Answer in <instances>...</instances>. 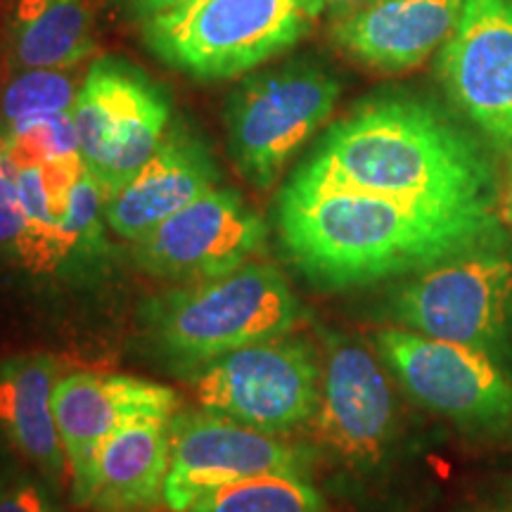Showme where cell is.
I'll use <instances>...</instances> for the list:
<instances>
[{"label": "cell", "mask_w": 512, "mask_h": 512, "mask_svg": "<svg viewBox=\"0 0 512 512\" xmlns=\"http://www.w3.org/2000/svg\"><path fill=\"white\" fill-rule=\"evenodd\" d=\"M316 465V456L306 444L252 430L204 408L176 413L171 420V465L164 503L169 512H185L228 484L268 475L309 479Z\"/></svg>", "instance_id": "cell-11"}, {"label": "cell", "mask_w": 512, "mask_h": 512, "mask_svg": "<svg viewBox=\"0 0 512 512\" xmlns=\"http://www.w3.org/2000/svg\"><path fill=\"white\" fill-rule=\"evenodd\" d=\"M384 313L396 328L512 361V256L498 245L465 252L408 275Z\"/></svg>", "instance_id": "cell-5"}, {"label": "cell", "mask_w": 512, "mask_h": 512, "mask_svg": "<svg viewBox=\"0 0 512 512\" xmlns=\"http://www.w3.org/2000/svg\"><path fill=\"white\" fill-rule=\"evenodd\" d=\"M185 512H328L309 479L268 475L211 491Z\"/></svg>", "instance_id": "cell-21"}, {"label": "cell", "mask_w": 512, "mask_h": 512, "mask_svg": "<svg viewBox=\"0 0 512 512\" xmlns=\"http://www.w3.org/2000/svg\"><path fill=\"white\" fill-rule=\"evenodd\" d=\"M306 427L316 463L354 477L380 472L399 441V403L382 358L356 339L328 335L320 401Z\"/></svg>", "instance_id": "cell-7"}, {"label": "cell", "mask_w": 512, "mask_h": 512, "mask_svg": "<svg viewBox=\"0 0 512 512\" xmlns=\"http://www.w3.org/2000/svg\"><path fill=\"white\" fill-rule=\"evenodd\" d=\"M373 339L389 375L420 408L472 439L512 441V370L505 363L396 325Z\"/></svg>", "instance_id": "cell-6"}, {"label": "cell", "mask_w": 512, "mask_h": 512, "mask_svg": "<svg viewBox=\"0 0 512 512\" xmlns=\"http://www.w3.org/2000/svg\"><path fill=\"white\" fill-rule=\"evenodd\" d=\"M313 0H188L140 22L145 46L197 81L238 79L311 29Z\"/></svg>", "instance_id": "cell-4"}, {"label": "cell", "mask_w": 512, "mask_h": 512, "mask_svg": "<svg viewBox=\"0 0 512 512\" xmlns=\"http://www.w3.org/2000/svg\"><path fill=\"white\" fill-rule=\"evenodd\" d=\"M0 512H50L41 491L34 484L17 479L15 484L0 496Z\"/></svg>", "instance_id": "cell-24"}, {"label": "cell", "mask_w": 512, "mask_h": 512, "mask_svg": "<svg viewBox=\"0 0 512 512\" xmlns=\"http://www.w3.org/2000/svg\"><path fill=\"white\" fill-rule=\"evenodd\" d=\"M275 221L290 264L318 290L408 278L503 242L494 211L432 209L292 181L280 190Z\"/></svg>", "instance_id": "cell-1"}, {"label": "cell", "mask_w": 512, "mask_h": 512, "mask_svg": "<svg viewBox=\"0 0 512 512\" xmlns=\"http://www.w3.org/2000/svg\"><path fill=\"white\" fill-rule=\"evenodd\" d=\"M181 399L171 387L133 375H60L53 413L69 465L72 491L86 482L102 441L143 418H174Z\"/></svg>", "instance_id": "cell-14"}, {"label": "cell", "mask_w": 512, "mask_h": 512, "mask_svg": "<svg viewBox=\"0 0 512 512\" xmlns=\"http://www.w3.org/2000/svg\"><path fill=\"white\" fill-rule=\"evenodd\" d=\"M0 259L22 268L27 259V219L17 195L15 166L8 157L3 133H0Z\"/></svg>", "instance_id": "cell-23"}, {"label": "cell", "mask_w": 512, "mask_h": 512, "mask_svg": "<svg viewBox=\"0 0 512 512\" xmlns=\"http://www.w3.org/2000/svg\"><path fill=\"white\" fill-rule=\"evenodd\" d=\"M81 83V67L8 74L0 88V133L27 121L72 112Z\"/></svg>", "instance_id": "cell-20"}, {"label": "cell", "mask_w": 512, "mask_h": 512, "mask_svg": "<svg viewBox=\"0 0 512 512\" xmlns=\"http://www.w3.org/2000/svg\"><path fill=\"white\" fill-rule=\"evenodd\" d=\"M342 86L316 62H290L247 76L226 107L228 150L256 190H268L287 162L335 112Z\"/></svg>", "instance_id": "cell-9"}, {"label": "cell", "mask_w": 512, "mask_h": 512, "mask_svg": "<svg viewBox=\"0 0 512 512\" xmlns=\"http://www.w3.org/2000/svg\"><path fill=\"white\" fill-rule=\"evenodd\" d=\"M313 3H316L318 17L328 15L330 19H339L351 15V12L368 8V5L377 3V0H313Z\"/></svg>", "instance_id": "cell-26"}, {"label": "cell", "mask_w": 512, "mask_h": 512, "mask_svg": "<svg viewBox=\"0 0 512 512\" xmlns=\"http://www.w3.org/2000/svg\"><path fill=\"white\" fill-rule=\"evenodd\" d=\"M60 370V361L48 354L10 356L0 361V432L19 456L55 482L69 477L53 413Z\"/></svg>", "instance_id": "cell-18"}, {"label": "cell", "mask_w": 512, "mask_h": 512, "mask_svg": "<svg viewBox=\"0 0 512 512\" xmlns=\"http://www.w3.org/2000/svg\"><path fill=\"white\" fill-rule=\"evenodd\" d=\"M465 0H377L339 17L330 36L339 48L377 72L418 67L451 38Z\"/></svg>", "instance_id": "cell-16"}, {"label": "cell", "mask_w": 512, "mask_h": 512, "mask_svg": "<svg viewBox=\"0 0 512 512\" xmlns=\"http://www.w3.org/2000/svg\"><path fill=\"white\" fill-rule=\"evenodd\" d=\"M503 219L508 221V226L512 228V178L508 183V190H505L503 195Z\"/></svg>", "instance_id": "cell-28"}, {"label": "cell", "mask_w": 512, "mask_h": 512, "mask_svg": "<svg viewBox=\"0 0 512 512\" xmlns=\"http://www.w3.org/2000/svg\"><path fill=\"white\" fill-rule=\"evenodd\" d=\"M266 238V223L240 192L214 188L133 242V256L145 273L190 285L254 261Z\"/></svg>", "instance_id": "cell-12"}, {"label": "cell", "mask_w": 512, "mask_h": 512, "mask_svg": "<svg viewBox=\"0 0 512 512\" xmlns=\"http://www.w3.org/2000/svg\"><path fill=\"white\" fill-rule=\"evenodd\" d=\"M17 482V472H15V465L10 463L8 458L3 456V453H0V496L5 494V491L10 489L12 484Z\"/></svg>", "instance_id": "cell-27"}, {"label": "cell", "mask_w": 512, "mask_h": 512, "mask_svg": "<svg viewBox=\"0 0 512 512\" xmlns=\"http://www.w3.org/2000/svg\"><path fill=\"white\" fill-rule=\"evenodd\" d=\"M88 0H12L3 36L5 76L81 67L98 53Z\"/></svg>", "instance_id": "cell-19"}, {"label": "cell", "mask_w": 512, "mask_h": 512, "mask_svg": "<svg viewBox=\"0 0 512 512\" xmlns=\"http://www.w3.org/2000/svg\"><path fill=\"white\" fill-rule=\"evenodd\" d=\"M72 119L83 164L107 202L159 150L171 126V100L138 69L95 60L83 74Z\"/></svg>", "instance_id": "cell-10"}, {"label": "cell", "mask_w": 512, "mask_h": 512, "mask_svg": "<svg viewBox=\"0 0 512 512\" xmlns=\"http://www.w3.org/2000/svg\"><path fill=\"white\" fill-rule=\"evenodd\" d=\"M439 79L453 105L512 152V0H465L441 46Z\"/></svg>", "instance_id": "cell-13"}, {"label": "cell", "mask_w": 512, "mask_h": 512, "mask_svg": "<svg viewBox=\"0 0 512 512\" xmlns=\"http://www.w3.org/2000/svg\"><path fill=\"white\" fill-rule=\"evenodd\" d=\"M121 8L131 19H136L140 24L143 19L157 15V12H164V10H171L176 8V5H183L188 3V0H119Z\"/></svg>", "instance_id": "cell-25"}, {"label": "cell", "mask_w": 512, "mask_h": 512, "mask_svg": "<svg viewBox=\"0 0 512 512\" xmlns=\"http://www.w3.org/2000/svg\"><path fill=\"white\" fill-rule=\"evenodd\" d=\"M171 420L143 418L102 441L76 505L91 512H159L171 465Z\"/></svg>", "instance_id": "cell-17"}, {"label": "cell", "mask_w": 512, "mask_h": 512, "mask_svg": "<svg viewBox=\"0 0 512 512\" xmlns=\"http://www.w3.org/2000/svg\"><path fill=\"white\" fill-rule=\"evenodd\" d=\"M302 306L285 275L271 264H249L219 278L159 294L143 309L147 349L166 368L195 375L230 351L290 335Z\"/></svg>", "instance_id": "cell-3"}, {"label": "cell", "mask_w": 512, "mask_h": 512, "mask_svg": "<svg viewBox=\"0 0 512 512\" xmlns=\"http://www.w3.org/2000/svg\"><path fill=\"white\" fill-rule=\"evenodd\" d=\"M292 183L342 188L448 211H494V164L430 102L373 98L328 128Z\"/></svg>", "instance_id": "cell-2"}, {"label": "cell", "mask_w": 512, "mask_h": 512, "mask_svg": "<svg viewBox=\"0 0 512 512\" xmlns=\"http://www.w3.org/2000/svg\"><path fill=\"white\" fill-rule=\"evenodd\" d=\"M102 221H105V195L86 169L69 188L60 219V228L72 252L88 254L102 245Z\"/></svg>", "instance_id": "cell-22"}, {"label": "cell", "mask_w": 512, "mask_h": 512, "mask_svg": "<svg viewBox=\"0 0 512 512\" xmlns=\"http://www.w3.org/2000/svg\"><path fill=\"white\" fill-rule=\"evenodd\" d=\"M204 411L285 437L309 425L323 387V354L309 339L283 335L216 358L190 375Z\"/></svg>", "instance_id": "cell-8"}, {"label": "cell", "mask_w": 512, "mask_h": 512, "mask_svg": "<svg viewBox=\"0 0 512 512\" xmlns=\"http://www.w3.org/2000/svg\"><path fill=\"white\" fill-rule=\"evenodd\" d=\"M501 512H512V482L508 486V494L503 496V505H501Z\"/></svg>", "instance_id": "cell-29"}, {"label": "cell", "mask_w": 512, "mask_h": 512, "mask_svg": "<svg viewBox=\"0 0 512 512\" xmlns=\"http://www.w3.org/2000/svg\"><path fill=\"white\" fill-rule=\"evenodd\" d=\"M216 183L219 166L207 143L176 121L150 162L105 202V223L119 238L138 242Z\"/></svg>", "instance_id": "cell-15"}]
</instances>
